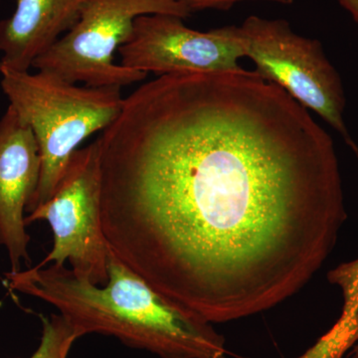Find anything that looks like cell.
Returning <instances> with one entry per match:
<instances>
[{"instance_id": "6da1fadb", "label": "cell", "mask_w": 358, "mask_h": 358, "mask_svg": "<svg viewBox=\"0 0 358 358\" xmlns=\"http://www.w3.org/2000/svg\"><path fill=\"white\" fill-rule=\"evenodd\" d=\"M98 140L110 251L211 324L296 293L346 218L331 136L255 71L157 77Z\"/></svg>"}, {"instance_id": "7a4b0ae2", "label": "cell", "mask_w": 358, "mask_h": 358, "mask_svg": "<svg viewBox=\"0 0 358 358\" xmlns=\"http://www.w3.org/2000/svg\"><path fill=\"white\" fill-rule=\"evenodd\" d=\"M103 286L65 265L6 274L7 288L53 306L80 336H113L162 358H225V339L211 322L155 291L110 252Z\"/></svg>"}, {"instance_id": "3957f363", "label": "cell", "mask_w": 358, "mask_h": 358, "mask_svg": "<svg viewBox=\"0 0 358 358\" xmlns=\"http://www.w3.org/2000/svg\"><path fill=\"white\" fill-rule=\"evenodd\" d=\"M9 106L29 126L38 143L41 174L26 213L51 199L71 155L85 140L103 131L124 105L122 87L78 86L52 73L0 68Z\"/></svg>"}, {"instance_id": "277c9868", "label": "cell", "mask_w": 358, "mask_h": 358, "mask_svg": "<svg viewBox=\"0 0 358 358\" xmlns=\"http://www.w3.org/2000/svg\"><path fill=\"white\" fill-rule=\"evenodd\" d=\"M150 14L185 20L192 13L176 0H83L76 24L32 68L90 87L122 88L143 81L148 74L117 64L114 55L131 37L136 18Z\"/></svg>"}, {"instance_id": "5b68a950", "label": "cell", "mask_w": 358, "mask_h": 358, "mask_svg": "<svg viewBox=\"0 0 358 358\" xmlns=\"http://www.w3.org/2000/svg\"><path fill=\"white\" fill-rule=\"evenodd\" d=\"M239 32L244 56L253 61L257 74L319 115L357 152L343 117L341 77L319 40L296 34L287 21L258 16L247 18Z\"/></svg>"}, {"instance_id": "8992f818", "label": "cell", "mask_w": 358, "mask_h": 358, "mask_svg": "<svg viewBox=\"0 0 358 358\" xmlns=\"http://www.w3.org/2000/svg\"><path fill=\"white\" fill-rule=\"evenodd\" d=\"M100 143L78 148L51 199L25 217L26 225L46 221L53 233V246L39 267L69 262L82 279L103 286L109 279L110 248L103 232L101 212Z\"/></svg>"}, {"instance_id": "52a82bcc", "label": "cell", "mask_w": 358, "mask_h": 358, "mask_svg": "<svg viewBox=\"0 0 358 358\" xmlns=\"http://www.w3.org/2000/svg\"><path fill=\"white\" fill-rule=\"evenodd\" d=\"M117 52L124 67L159 77L245 71L239 64L245 56L238 26L201 32L169 14L136 18L131 37Z\"/></svg>"}, {"instance_id": "ba28073f", "label": "cell", "mask_w": 358, "mask_h": 358, "mask_svg": "<svg viewBox=\"0 0 358 358\" xmlns=\"http://www.w3.org/2000/svg\"><path fill=\"white\" fill-rule=\"evenodd\" d=\"M41 174V157L32 129L8 106L0 119V246L11 272L30 262L26 210Z\"/></svg>"}, {"instance_id": "9c48e42d", "label": "cell", "mask_w": 358, "mask_h": 358, "mask_svg": "<svg viewBox=\"0 0 358 358\" xmlns=\"http://www.w3.org/2000/svg\"><path fill=\"white\" fill-rule=\"evenodd\" d=\"M83 0H17L0 21V68L27 72L37 58L73 27Z\"/></svg>"}, {"instance_id": "30bf717a", "label": "cell", "mask_w": 358, "mask_h": 358, "mask_svg": "<svg viewBox=\"0 0 358 358\" xmlns=\"http://www.w3.org/2000/svg\"><path fill=\"white\" fill-rule=\"evenodd\" d=\"M42 336L38 348L29 358H68L71 348L81 338L64 315H41Z\"/></svg>"}, {"instance_id": "8fae6325", "label": "cell", "mask_w": 358, "mask_h": 358, "mask_svg": "<svg viewBox=\"0 0 358 358\" xmlns=\"http://www.w3.org/2000/svg\"><path fill=\"white\" fill-rule=\"evenodd\" d=\"M358 343V320L338 319L308 352L298 358H343Z\"/></svg>"}, {"instance_id": "7c38bea8", "label": "cell", "mask_w": 358, "mask_h": 358, "mask_svg": "<svg viewBox=\"0 0 358 358\" xmlns=\"http://www.w3.org/2000/svg\"><path fill=\"white\" fill-rule=\"evenodd\" d=\"M329 282L338 285L343 291V313L358 310V259L343 264L329 274Z\"/></svg>"}, {"instance_id": "4fadbf2b", "label": "cell", "mask_w": 358, "mask_h": 358, "mask_svg": "<svg viewBox=\"0 0 358 358\" xmlns=\"http://www.w3.org/2000/svg\"><path fill=\"white\" fill-rule=\"evenodd\" d=\"M181 6L187 8L190 13L205 10V9H216V10H228L232 8L236 3L242 1H270L275 3L289 4L293 3V0H176Z\"/></svg>"}, {"instance_id": "5bb4252c", "label": "cell", "mask_w": 358, "mask_h": 358, "mask_svg": "<svg viewBox=\"0 0 358 358\" xmlns=\"http://www.w3.org/2000/svg\"><path fill=\"white\" fill-rule=\"evenodd\" d=\"M343 8L352 16V20L358 23V0H338Z\"/></svg>"}, {"instance_id": "9a60e30c", "label": "cell", "mask_w": 358, "mask_h": 358, "mask_svg": "<svg viewBox=\"0 0 358 358\" xmlns=\"http://www.w3.org/2000/svg\"><path fill=\"white\" fill-rule=\"evenodd\" d=\"M348 357L352 358H358V343L357 345L353 346L352 352L350 353Z\"/></svg>"}]
</instances>
